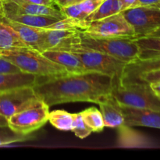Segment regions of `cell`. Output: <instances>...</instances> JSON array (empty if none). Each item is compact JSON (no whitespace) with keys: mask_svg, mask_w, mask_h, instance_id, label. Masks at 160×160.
Here are the masks:
<instances>
[{"mask_svg":"<svg viewBox=\"0 0 160 160\" xmlns=\"http://www.w3.org/2000/svg\"><path fill=\"white\" fill-rule=\"evenodd\" d=\"M114 78L96 73L85 72L62 76L39 77L33 88L37 96L49 107L76 102L98 104L111 93Z\"/></svg>","mask_w":160,"mask_h":160,"instance_id":"cell-1","label":"cell"},{"mask_svg":"<svg viewBox=\"0 0 160 160\" xmlns=\"http://www.w3.org/2000/svg\"><path fill=\"white\" fill-rule=\"evenodd\" d=\"M0 57L17 66L21 72L41 78L69 74L65 68L33 48L23 47L0 51Z\"/></svg>","mask_w":160,"mask_h":160,"instance_id":"cell-2","label":"cell"},{"mask_svg":"<svg viewBox=\"0 0 160 160\" xmlns=\"http://www.w3.org/2000/svg\"><path fill=\"white\" fill-rule=\"evenodd\" d=\"M111 93L123 106L160 111V98L147 83H124L114 78Z\"/></svg>","mask_w":160,"mask_h":160,"instance_id":"cell-3","label":"cell"},{"mask_svg":"<svg viewBox=\"0 0 160 160\" xmlns=\"http://www.w3.org/2000/svg\"><path fill=\"white\" fill-rule=\"evenodd\" d=\"M81 45L83 47L101 52L128 64L138 60L139 48L134 38H95L87 37L81 34Z\"/></svg>","mask_w":160,"mask_h":160,"instance_id":"cell-4","label":"cell"},{"mask_svg":"<svg viewBox=\"0 0 160 160\" xmlns=\"http://www.w3.org/2000/svg\"><path fill=\"white\" fill-rule=\"evenodd\" d=\"M80 59L88 71L96 72L120 79L128 63L101 52L77 45L70 51Z\"/></svg>","mask_w":160,"mask_h":160,"instance_id":"cell-5","label":"cell"},{"mask_svg":"<svg viewBox=\"0 0 160 160\" xmlns=\"http://www.w3.org/2000/svg\"><path fill=\"white\" fill-rule=\"evenodd\" d=\"M49 106L40 98L23 110L12 115L8 120V127L19 134H32L47 123Z\"/></svg>","mask_w":160,"mask_h":160,"instance_id":"cell-6","label":"cell"},{"mask_svg":"<svg viewBox=\"0 0 160 160\" xmlns=\"http://www.w3.org/2000/svg\"><path fill=\"white\" fill-rule=\"evenodd\" d=\"M82 35L95 38H135L133 27L130 24L122 12L106 18L92 21L85 30L81 31Z\"/></svg>","mask_w":160,"mask_h":160,"instance_id":"cell-7","label":"cell"},{"mask_svg":"<svg viewBox=\"0 0 160 160\" xmlns=\"http://www.w3.org/2000/svg\"><path fill=\"white\" fill-rule=\"evenodd\" d=\"M33 86L17 88L0 93V115L9 118L38 99Z\"/></svg>","mask_w":160,"mask_h":160,"instance_id":"cell-8","label":"cell"},{"mask_svg":"<svg viewBox=\"0 0 160 160\" xmlns=\"http://www.w3.org/2000/svg\"><path fill=\"white\" fill-rule=\"evenodd\" d=\"M133 27L135 38L151 34L160 28V9L152 7H134L121 12Z\"/></svg>","mask_w":160,"mask_h":160,"instance_id":"cell-9","label":"cell"},{"mask_svg":"<svg viewBox=\"0 0 160 160\" xmlns=\"http://www.w3.org/2000/svg\"><path fill=\"white\" fill-rule=\"evenodd\" d=\"M80 31L78 30H52L44 28L43 52L46 50L70 51L77 45H81Z\"/></svg>","mask_w":160,"mask_h":160,"instance_id":"cell-10","label":"cell"},{"mask_svg":"<svg viewBox=\"0 0 160 160\" xmlns=\"http://www.w3.org/2000/svg\"><path fill=\"white\" fill-rule=\"evenodd\" d=\"M3 15L10 14H30V15L48 16L59 20L66 17L59 9L55 6L31 4L14 0H2Z\"/></svg>","mask_w":160,"mask_h":160,"instance_id":"cell-11","label":"cell"},{"mask_svg":"<svg viewBox=\"0 0 160 160\" xmlns=\"http://www.w3.org/2000/svg\"><path fill=\"white\" fill-rule=\"evenodd\" d=\"M124 117L123 125L128 127H147L160 129V111L138 109L121 105Z\"/></svg>","mask_w":160,"mask_h":160,"instance_id":"cell-12","label":"cell"},{"mask_svg":"<svg viewBox=\"0 0 160 160\" xmlns=\"http://www.w3.org/2000/svg\"><path fill=\"white\" fill-rule=\"evenodd\" d=\"M98 105L102 116L105 127L119 128L124 123V117L121 105L112 93L106 95Z\"/></svg>","mask_w":160,"mask_h":160,"instance_id":"cell-13","label":"cell"},{"mask_svg":"<svg viewBox=\"0 0 160 160\" xmlns=\"http://www.w3.org/2000/svg\"><path fill=\"white\" fill-rule=\"evenodd\" d=\"M3 19L9 26L12 27L17 31L22 42L26 45L27 47L37 50L40 52H43L44 28L28 26V25L9 20L4 16H3Z\"/></svg>","mask_w":160,"mask_h":160,"instance_id":"cell-14","label":"cell"},{"mask_svg":"<svg viewBox=\"0 0 160 160\" xmlns=\"http://www.w3.org/2000/svg\"><path fill=\"white\" fill-rule=\"evenodd\" d=\"M45 57L65 68L69 74H77L88 72L79 58L71 52L62 50H46L42 52Z\"/></svg>","mask_w":160,"mask_h":160,"instance_id":"cell-15","label":"cell"},{"mask_svg":"<svg viewBox=\"0 0 160 160\" xmlns=\"http://www.w3.org/2000/svg\"><path fill=\"white\" fill-rule=\"evenodd\" d=\"M156 70H160V57L137 60L126 66L121 78L119 80L124 83L132 82L139 75Z\"/></svg>","mask_w":160,"mask_h":160,"instance_id":"cell-16","label":"cell"},{"mask_svg":"<svg viewBox=\"0 0 160 160\" xmlns=\"http://www.w3.org/2000/svg\"><path fill=\"white\" fill-rule=\"evenodd\" d=\"M39 77L31 73H0V93L10 89L25 86H34Z\"/></svg>","mask_w":160,"mask_h":160,"instance_id":"cell-17","label":"cell"},{"mask_svg":"<svg viewBox=\"0 0 160 160\" xmlns=\"http://www.w3.org/2000/svg\"><path fill=\"white\" fill-rule=\"evenodd\" d=\"M104 0H84L78 3L59 8L65 17L85 20L93 13Z\"/></svg>","mask_w":160,"mask_h":160,"instance_id":"cell-18","label":"cell"},{"mask_svg":"<svg viewBox=\"0 0 160 160\" xmlns=\"http://www.w3.org/2000/svg\"><path fill=\"white\" fill-rule=\"evenodd\" d=\"M134 39L139 48L138 60L160 57V36H143Z\"/></svg>","mask_w":160,"mask_h":160,"instance_id":"cell-19","label":"cell"},{"mask_svg":"<svg viewBox=\"0 0 160 160\" xmlns=\"http://www.w3.org/2000/svg\"><path fill=\"white\" fill-rule=\"evenodd\" d=\"M27 47L17 31L0 17V51Z\"/></svg>","mask_w":160,"mask_h":160,"instance_id":"cell-20","label":"cell"},{"mask_svg":"<svg viewBox=\"0 0 160 160\" xmlns=\"http://www.w3.org/2000/svg\"><path fill=\"white\" fill-rule=\"evenodd\" d=\"M120 145L132 148H148L151 146L146 137L138 131L131 129V127L122 125L120 127Z\"/></svg>","mask_w":160,"mask_h":160,"instance_id":"cell-21","label":"cell"},{"mask_svg":"<svg viewBox=\"0 0 160 160\" xmlns=\"http://www.w3.org/2000/svg\"><path fill=\"white\" fill-rule=\"evenodd\" d=\"M7 19L34 28H45L49 25L52 24L59 19L48 16L41 15H30V14H10V15H3Z\"/></svg>","mask_w":160,"mask_h":160,"instance_id":"cell-22","label":"cell"},{"mask_svg":"<svg viewBox=\"0 0 160 160\" xmlns=\"http://www.w3.org/2000/svg\"><path fill=\"white\" fill-rule=\"evenodd\" d=\"M121 12V8L119 0H104L98 9L85 19L88 23L101 20L109 16Z\"/></svg>","mask_w":160,"mask_h":160,"instance_id":"cell-23","label":"cell"},{"mask_svg":"<svg viewBox=\"0 0 160 160\" xmlns=\"http://www.w3.org/2000/svg\"><path fill=\"white\" fill-rule=\"evenodd\" d=\"M48 121L59 131H71L73 128V113H70L61 109L53 110L48 113Z\"/></svg>","mask_w":160,"mask_h":160,"instance_id":"cell-24","label":"cell"},{"mask_svg":"<svg viewBox=\"0 0 160 160\" xmlns=\"http://www.w3.org/2000/svg\"><path fill=\"white\" fill-rule=\"evenodd\" d=\"M84 123L92 132H101L105 128L104 121L101 112L95 107H90L81 112Z\"/></svg>","mask_w":160,"mask_h":160,"instance_id":"cell-25","label":"cell"},{"mask_svg":"<svg viewBox=\"0 0 160 160\" xmlns=\"http://www.w3.org/2000/svg\"><path fill=\"white\" fill-rule=\"evenodd\" d=\"M88 23L85 20L66 17L45 28L52 30H78L81 31L87 28Z\"/></svg>","mask_w":160,"mask_h":160,"instance_id":"cell-26","label":"cell"},{"mask_svg":"<svg viewBox=\"0 0 160 160\" xmlns=\"http://www.w3.org/2000/svg\"><path fill=\"white\" fill-rule=\"evenodd\" d=\"M34 138V134H30L23 135L12 131L9 127H0V146H5L12 143L25 142Z\"/></svg>","mask_w":160,"mask_h":160,"instance_id":"cell-27","label":"cell"},{"mask_svg":"<svg viewBox=\"0 0 160 160\" xmlns=\"http://www.w3.org/2000/svg\"><path fill=\"white\" fill-rule=\"evenodd\" d=\"M71 131L75 134L76 137L81 139L85 138L92 134V131L84 123L81 112L73 113V128H72Z\"/></svg>","mask_w":160,"mask_h":160,"instance_id":"cell-28","label":"cell"},{"mask_svg":"<svg viewBox=\"0 0 160 160\" xmlns=\"http://www.w3.org/2000/svg\"><path fill=\"white\" fill-rule=\"evenodd\" d=\"M144 82L147 84H152V83L160 82V70H152V71L146 72L142 74L139 75L134 81L132 82Z\"/></svg>","mask_w":160,"mask_h":160,"instance_id":"cell-29","label":"cell"},{"mask_svg":"<svg viewBox=\"0 0 160 160\" xmlns=\"http://www.w3.org/2000/svg\"><path fill=\"white\" fill-rule=\"evenodd\" d=\"M21 70L8 61L7 59L2 57H0V73H20Z\"/></svg>","mask_w":160,"mask_h":160,"instance_id":"cell-30","label":"cell"},{"mask_svg":"<svg viewBox=\"0 0 160 160\" xmlns=\"http://www.w3.org/2000/svg\"><path fill=\"white\" fill-rule=\"evenodd\" d=\"M134 7H152L160 9V0H138Z\"/></svg>","mask_w":160,"mask_h":160,"instance_id":"cell-31","label":"cell"},{"mask_svg":"<svg viewBox=\"0 0 160 160\" xmlns=\"http://www.w3.org/2000/svg\"><path fill=\"white\" fill-rule=\"evenodd\" d=\"M14 1H20L23 2L31 3V4L42 5V6H55V2L53 0H14Z\"/></svg>","mask_w":160,"mask_h":160,"instance_id":"cell-32","label":"cell"},{"mask_svg":"<svg viewBox=\"0 0 160 160\" xmlns=\"http://www.w3.org/2000/svg\"><path fill=\"white\" fill-rule=\"evenodd\" d=\"M138 0H119L121 8V12L127 10L128 9H131L135 6Z\"/></svg>","mask_w":160,"mask_h":160,"instance_id":"cell-33","label":"cell"},{"mask_svg":"<svg viewBox=\"0 0 160 160\" xmlns=\"http://www.w3.org/2000/svg\"><path fill=\"white\" fill-rule=\"evenodd\" d=\"M55 4L59 8L64 7V6H67L69 5H71L74 2L75 0H53Z\"/></svg>","mask_w":160,"mask_h":160,"instance_id":"cell-34","label":"cell"},{"mask_svg":"<svg viewBox=\"0 0 160 160\" xmlns=\"http://www.w3.org/2000/svg\"><path fill=\"white\" fill-rule=\"evenodd\" d=\"M149 85L153 92L160 98V82L152 83V84H149Z\"/></svg>","mask_w":160,"mask_h":160,"instance_id":"cell-35","label":"cell"},{"mask_svg":"<svg viewBox=\"0 0 160 160\" xmlns=\"http://www.w3.org/2000/svg\"><path fill=\"white\" fill-rule=\"evenodd\" d=\"M0 127H8L7 119L2 115H0Z\"/></svg>","mask_w":160,"mask_h":160,"instance_id":"cell-36","label":"cell"},{"mask_svg":"<svg viewBox=\"0 0 160 160\" xmlns=\"http://www.w3.org/2000/svg\"><path fill=\"white\" fill-rule=\"evenodd\" d=\"M147 36H160V28H158V29H156V31H152L151 34H149Z\"/></svg>","mask_w":160,"mask_h":160,"instance_id":"cell-37","label":"cell"},{"mask_svg":"<svg viewBox=\"0 0 160 160\" xmlns=\"http://www.w3.org/2000/svg\"><path fill=\"white\" fill-rule=\"evenodd\" d=\"M3 16V8H2V1L0 0V17Z\"/></svg>","mask_w":160,"mask_h":160,"instance_id":"cell-38","label":"cell"},{"mask_svg":"<svg viewBox=\"0 0 160 160\" xmlns=\"http://www.w3.org/2000/svg\"><path fill=\"white\" fill-rule=\"evenodd\" d=\"M84 1V0H75L74 2L73 3V4H74V3H78V2H81Z\"/></svg>","mask_w":160,"mask_h":160,"instance_id":"cell-39","label":"cell"},{"mask_svg":"<svg viewBox=\"0 0 160 160\" xmlns=\"http://www.w3.org/2000/svg\"></svg>","mask_w":160,"mask_h":160,"instance_id":"cell-40","label":"cell"}]
</instances>
